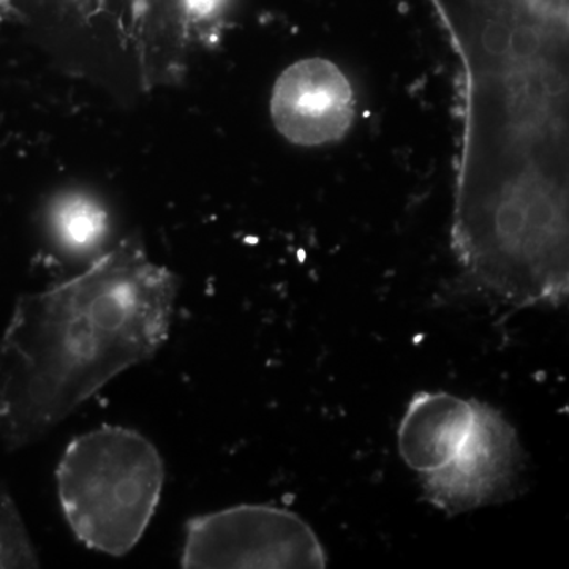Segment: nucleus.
<instances>
[{
  "mask_svg": "<svg viewBox=\"0 0 569 569\" xmlns=\"http://www.w3.org/2000/svg\"><path fill=\"white\" fill-rule=\"evenodd\" d=\"M174 272L127 236L80 274L21 296L0 336V440L36 443L170 335Z\"/></svg>",
  "mask_w": 569,
  "mask_h": 569,
  "instance_id": "1",
  "label": "nucleus"
},
{
  "mask_svg": "<svg viewBox=\"0 0 569 569\" xmlns=\"http://www.w3.org/2000/svg\"><path fill=\"white\" fill-rule=\"evenodd\" d=\"M397 447L427 500L448 512L501 500L515 485L522 459L516 430L500 411L441 391L411 397Z\"/></svg>",
  "mask_w": 569,
  "mask_h": 569,
  "instance_id": "2",
  "label": "nucleus"
},
{
  "mask_svg": "<svg viewBox=\"0 0 569 569\" xmlns=\"http://www.w3.org/2000/svg\"><path fill=\"white\" fill-rule=\"evenodd\" d=\"M163 482L159 449L121 426L73 438L56 468L59 501L74 537L112 557L126 556L140 542Z\"/></svg>",
  "mask_w": 569,
  "mask_h": 569,
  "instance_id": "3",
  "label": "nucleus"
},
{
  "mask_svg": "<svg viewBox=\"0 0 569 569\" xmlns=\"http://www.w3.org/2000/svg\"><path fill=\"white\" fill-rule=\"evenodd\" d=\"M182 568L326 567V553L312 527L288 509L238 505L190 519Z\"/></svg>",
  "mask_w": 569,
  "mask_h": 569,
  "instance_id": "4",
  "label": "nucleus"
},
{
  "mask_svg": "<svg viewBox=\"0 0 569 569\" xmlns=\"http://www.w3.org/2000/svg\"><path fill=\"white\" fill-rule=\"evenodd\" d=\"M271 116L284 140L298 146H323L342 140L355 118L350 81L326 59H305L277 78Z\"/></svg>",
  "mask_w": 569,
  "mask_h": 569,
  "instance_id": "5",
  "label": "nucleus"
},
{
  "mask_svg": "<svg viewBox=\"0 0 569 569\" xmlns=\"http://www.w3.org/2000/svg\"><path fill=\"white\" fill-rule=\"evenodd\" d=\"M47 228L62 252L96 260L110 234V213L92 193H61L48 204Z\"/></svg>",
  "mask_w": 569,
  "mask_h": 569,
  "instance_id": "6",
  "label": "nucleus"
},
{
  "mask_svg": "<svg viewBox=\"0 0 569 569\" xmlns=\"http://www.w3.org/2000/svg\"><path fill=\"white\" fill-rule=\"evenodd\" d=\"M40 559L17 505L0 488V568H37Z\"/></svg>",
  "mask_w": 569,
  "mask_h": 569,
  "instance_id": "7",
  "label": "nucleus"
},
{
  "mask_svg": "<svg viewBox=\"0 0 569 569\" xmlns=\"http://www.w3.org/2000/svg\"><path fill=\"white\" fill-rule=\"evenodd\" d=\"M223 0H179L182 22L194 26L209 21L222 10Z\"/></svg>",
  "mask_w": 569,
  "mask_h": 569,
  "instance_id": "8",
  "label": "nucleus"
}]
</instances>
